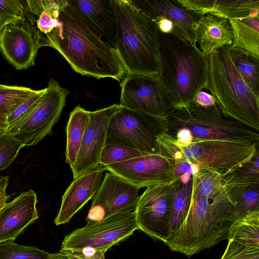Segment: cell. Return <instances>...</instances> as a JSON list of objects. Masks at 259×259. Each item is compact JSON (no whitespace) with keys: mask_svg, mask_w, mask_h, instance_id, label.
Instances as JSON below:
<instances>
[{"mask_svg":"<svg viewBox=\"0 0 259 259\" xmlns=\"http://www.w3.org/2000/svg\"><path fill=\"white\" fill-rule=\"evenodd\" d=\"M104 166L99 164L95 168L74 179L62 197V202L54 223L58 226L68 223L71 219L91 199L100 187Z\"/></svg>","mask_w":259,"mask_h":259,"instance_id":"d6986e66","label":"cell"},{"mask_svg":"<svg viewBox=\"0 0 259 259\" xmlns=\"http://www.w3.org/2000/svg\"><path fill=\"white\" fill-rule=\"evenodd\" d=\"M233 34L230 20L227 18L206 14L199 22L196 38L199 49L205 55L224 46H231Z\"/></svg>","mask_w":259,"mask_h":259,"instance_id":"7402d4cb","label":"cell"},{"mask_svg":"<svg viewBox=\"0 0 259 259\" xmlns=\"http://www.w3.org/2000/svg\"><path fill=\"white\" fill-rule=\"evenodd\" d=\"M113 104L90 112V121L83 135L75 162L71 168L73 179L99 165L101 152L106 143L109 121L119 107Z\"/></svg>","mask_w":259,"mask_h":259,"instance_id":"9a60e30c","label":"cell"},{"mask_svg":"<svg viewBox=\"0 0 259 259\" xmlns=\"http://www.w3.org/2000/svg\"><path fill=\"white\" fill-rule=\"evenodd\" d=\"M139 190L117 175L111 172L106 173L92 198L87 222H97L114 214L134 211L140 196Z\"/></svg>","mask_w":259,"mask_h":259,"instance_id":"4fadbf2b","label":"cell"},{"mask_svg":"<svg viewBox=\"0 0 259 259\" xmlns=\"http://www.w3.org/2000/svg\"><path fill=\"white\" fill-rule=\"evenodd\" d=\"M24 145L6 131L0 134V171L8 168L15 160Z\"/></svg>","mask_w":259,"mask_h":259,"instance_id":"1f68e13d","label":"cell"},{"mask_svg":"<svg viewBox=\"0 0 259 259\" xmlns=\"http://www.w3.org/2000/svg\"><path fill=\"white\" fill-rule=\"evenodd\" d=\"M139 6L153 20L164 17L171 22L172 34L196 45L197 28L204 15L188 10L179 0L138 1Z\"/></svg>","mask_w":259,"mask_h":259,"instance_id":"e0dca14e","label":"cell"},{"mask_svg":"<svg viewBox=\"0 0 259 259\" xmlns=\"http://www.w3.org/2000/svg\"><path fill=\"white\" fill-rule=\"evenodd\" d=\"M47 90L46 88L37 90L25 102L18 106L9 116L7 119V128L9 132L26 118L38 105Z\"/></svg>","mask_w":259,"mask_h":259,"instance_id":"d6a6232c","label":"cell"},{"mask_svg":"<svg viewBox=\"0 0 259 259\" xmlns=\"http://www.w3.org/2000/svg\"><path fill=\"white\" fill-rule=\"evenodd\" d=\"M187 9L230 20L259 16V0H179Z\"/></svg>","mask_w":259,"mask_h":259,"instance_id":"44dd1931","label":"cell"},{"mask_svg":"<svg viewBox=\"0 0 259 259\" xmlns=\"http://www.w3.org/2000/svg\"><path fill=\"white\" fill-rule=\"evenodd\" d=\"M161 71L157 79L172 98L175 109L194 103L197 94L208 90L209 56L172 34L159 31Z\"/></svg>","mask_w":259,"mask_h":259,"instance_id":"277c9868","label":"cell"},{"mask_svg":"<svg viewBox=\"0 0 259 259\" xmlns=\"http://www.w3.org/2000/svg\"><path fill=\"white\" fill-rule=\"evenodd\" d=\"M58 26L46 36L72 69L99 79H123L125 72L114 47L103 40L77 7L69 1L60 13Z\"/></svg>","mask_w":259,"mask_h":259,"instance_id":"7a4b0ae2","label":"cell"},{"mask_svg":"<svg viewBox=\"0 0 259 259\" xmlns=\"http://www.w3.org/2000/svg\"><path fill=\"white\" fill-rule=\"evenodd\" d=\"M230 22L233 34L231 47L259 58V16L235 18Z\"/></svg>","mask_w":259,"mask_h":259,"instance_id":"d4e9b609","label":"cell"},{"mask_svg":"<svg viewBox=\"0 0 259 259\" xmlns=\"http://www.w3.org/2000/svg\"><path fill=\"white\" fill-rule=\"evenodd\" d=\"M180 183L179 179L147 188L140 196L135 210L139 230L154 240L166 241L172 201Z\"/></svg>","mask_w":259,"mask_h":259,"instance_id":"8fae6325","label":"cell"},{"mask_svg":"<svg viewBox=\"0 0 259 259\" xmlns=\"http://www.w3.org/2000/svg\"><path fill=\"white\" fill-rule=\"evenodd\" d=\"M104 167L140 189L177 181L174 161L160 154L143 155Z\"/></svg>","mask_w":259,"mask_h":259,"instance_id":"5bb4252c","label":"cell"},{"mask_svg":"<svg viewBox=\"0 0 259 259\" xmlns=\"http://www.w3.org/2000/svg\"><path fill=\"white\" fill-rule=\"evenodd\" d=\"M3 132H4V131H3V130L1 129L0 128V134H1L2 133H3Z\"/></svg>","mask_w":259,"mask_h":259,"instance_id":"7bdbcfd3","label":"cell"},{"mask_svg":"<svg viewBox=\"0 0 259 259\" xmlns=\"http://www.w3.org/2000/svg\"><path fill=\"white\" fill-rule=\"evenodd\" d=\"M120 87L121 107L164 117L175 110L172 98L157 78L127 76L120 82Z\"/></svg>","mask_w":259,"mask_h":259,"instance_id":"7c38bea8","label":"cell"},{"mask_svg":"<svg viewBox=\"0 0 259 259\" xmlns=\"http://www.w3.org/2000/svg\"><path fill=\"white\" fill-rule=\"evenodd\" d=\"M37 90L17 85L0 84V128L6 131L7 119L11 113Z\"/></svg>","mask_w":259,"mask_h":259,"instance_id":"4316f807","label":"cell"},{"mask_svg":"<svg viewBox=\"0 0 259 259\" xmlns=\"http://www.w3.org/2000/svg\"><path fill=\"white\" fill-rule=\"evenodd\" d=\"M113 2L117 15L114 48L125 74L157 78L161 61L156 22L135 1Z\"/></svg>","mask_w":259,"mask_h":259,"instance_id":"3957f363","label":"cell"},{"mask_svg":"<svg viewBox=\"0 0 259 259\" xmlns=\"http://www.w3.org/2000/svg\"><path fill=\"white\" fill-rule=\"evenodd\" d=\"M180 179L183 184H186L192 179V175L189 173H185Z\"/></svg>","mask_w":259,"mask_h":259,"instance_id":"b9f144b4","label":"cell"},{"mask_svg":"<svg viewBox=\"0 0 259 259\" xmlns=\"http://www.w3.org/2000/svg\"><path fill=\"white\" fill-rule=\"evenodd\" d=\"M39 48L21 18L7 24L0 33V52L16 70L33 66Z\"/></svg>","mask_w":259,"mask_h":259,"instance_id":"2e32d148","label":"cell"},{"mask_svg":"<svg viewBox=\"0 0 259 259\" xmlns=\"http://www.w3.org/2000/svg\"><path fill=\"white\" fill-rule=\"evenodd\" d=\"M227 239L259 248V211L235 220L229 228Z\"/></svg>","mask_w":259,"mask_h":259,"instance_id":"484cf974","label":"cell"},{"mask_svg":"<svg viewBox=\"0 0 259 259\" xmlns=\"http://www.w3.org/2000/svg\"><path fill=\"white\" fill-rule=\"evenodd\" d=\"M48 259H105L104 253L93 251L74 252L60 249L50 253Z\"/></svg>","mask_w":259,"mask_h":259,"instance_id":"d590c367","label":"cell"},{"mask_svg":"<svg viewBox=\"0 0 259 259\" xmlns=\"http://www.w3.org/2000/svg\"><path fill=\"white\" fill-rule=\"evenodd\" d=\"M37 196L32 189L22 192L0 210V242L15 240L38 218Z\"/></svg>","mask_w":259,"mask_h":259,"instance_id":"ac0fdd59","label":"cell"},{"mask_svg":"<svg viewBox=\"0 0 259 259\" xmlns=\"http://www.w3.org/2000/svg\"><path fill=\"white\" fill-rule=\"evenodd\" d=\"M8 176H0V210L7 203L8 196L6 189L9 184Z\"/></svg>","mask_w":259,"mask_h":259,"instance_id":"f35d334b","label":"cell"},{"mask_svg":"<svg viewBox=\"0 0 259 259\" xmlns=\"http://www.w3.org/2000/svg\"><path fill=\"white\" fill-rule=\"evenodd\" d=\"M137 230L139 228L135 211L114 214L97 222L87 223L84 226L73 230L64 237L60 249L105 253Z\"/></svg>","mask_w":259,"mask_h":259,"instance_id":"ba28073f","label":"cell"},{"mask_svg":"<svg viewBox=\"0 0 259 259\" xmlns=\"http://www.w3.org/2000/svg\"><path fill=\"white\" fill-rule=\"evenodd\" d=\"M232 58L241 76L259 97V58L241 49L231 48Z\"/></svg>","mask_w":259,"mask_h":259,"instance_id":"f1b7e54d","label":"cell"},{"mask_svg":"<svg viewBox=\"0 0 259 259\" xmlns=\"http://www.w3.org/2000/svg\"><path fill=\"white\" fill-rule=\"evenodd\" d=\"M226 191L234 206L249 188L259 185V150L233 171L223 175Z\"/></svg>","mask_w":259,"mask_h":259,"instance_id":"603a6c76","label":"cell"},{"mask_svg":"<svg viewBox=\"0 0 259 259\" xmlns=\"http://www.w3.org/2000/svg\"><path fill=\"white\" fill-rule=\"evenodd\" d=\"M47 90L36 108L22 121L11 131L24 146L36 145L52 133L53 126L59 120L65 105L69 91L58 82L50 78Z\"/></svg>","mask_w":259,"mask_h":259,"instance_id":"30bf717a","label":"cell"},{"mask_svg":"<svg viewBox=\"0 0 259 259\" xmlns=\"http://www.w3.org/2000/svg\"><path fill=\"white\" fill-rule=\"evenodd\" d=\"M98 34L114 47L117 15L113 0H72Z\"/></svg>","mask_w":259,"mask_h":259,"instance_id":"ffe728a7","label":"cell"},{"mask_svg":"<svg viewBox=\"0 0 259 259\" xmlns=\"http://www.w3.org/2000/svg\"><path fill=\"white\" fill-rule=\"evenodd\" d=\"M19 18L6 16L0 14V33L3 27L8 23Z\"/></svg>","mask_w":259,"mask_h":259,"instance_id":"60d3db41","label":"cell"},{"mask_svg":"<svg viewBox=\"0 0 259 259\" xmlns=\"http://www.w3.org/2000/svg\"><path fill=\"white\" fill-rule=\"evenodd\" d=\"M165 119L167 134L179 129H188L191 134L192 143L207 140H225L247 144L259 142V132L226 116L217 105L204 107L193 103L175 109Z\"/></svg>","mask_w":259,"mask_h":259,"instance_id":"8992f818","label":"cell"},{"mask_svg":"<svg viewBox=\"0 0 259 259\" xmlns=\"http://www.w3.org/2000/svg\"><path fill=\"white\" fill-rule=\"evenodd\" d=\"M49 255L36 247L18 244L14 240L0 242V259H48Z\"/></svg>","mask_w":259,"mask_h":259,"instance_id":"f546056e","label":"cell"},{"mask_svg":"<svg viewBox=\"0 0 259 259\" xmlns=\"http://www.w3.org/2000/svg\"><path fill=\"white\" fill-rule=\"evenodd\" d=\"M259 211V185L248 188L235 206L234 220L251 212Z\"/></svg>","mask_w":259,"mask_h":259,"instance_id":"836d02e7","label":"cell"},{"mask_svg":"<svg viewBox=\"0 0 259 259\" xmlns=\"http://www.w3.org/2000/svg\"><path fill=\"white\" fill-rule=\"evenodd\" d=\"M153 20L156 22L160 32L165 34L171 33L173 25L169 20L164 17H158Z\"/></svg>","mask_w":259,"mask_h":259,"instance_id":"ab89813d","label":"cell"},{"mask_svg":"<svg viewBox=\"0 0 259 259\" xmlns=\"http://www.w3.org/2000/svg\"><path fill=\"white\" fill-rule=\"evenodd\" d=\"M192 192V179L187 183H181L176 190L172 201L168 222V237L166 242L181 227L190 207Z\"/></svg>","mask_w":259,"mask_h":259,"instance_id":"83f0119b","label":"cell"},{"mask_svg":"<svg viewBox=\"0 0 259 259\" xmlns=\"http://www.w3.org/2000/svg\"><path fill=\"white\" fill-rule=\"evenodd\" d=\"M22 1L0 0V14L20 18L22 14Z\"/></svg>","mask_w":259,"mask_h":259,"instance_id":"8d00e7d4","label":"cell"},{"mask_svg":"<svg viewBox=\"0 0 259 259\" xmlns=\"http://www.w3.org/2000/svg\"><path fill=\"white\" fill-rule=\"evenodd\" d=\"M194 103L197 106L204 107L213 106L217 105L216 100L210 94L205 91H200L196 96Z\"/></svg>","mask_w":259,"mask_h":259,"instance_id":"74e56055","label":"cell"},{"mask_svg":"<svg viewBox=\"0 0 259 259\" xmlns=\"http://www.w3.org/2000/svg\"><path fill=\"white\" fill-rule=\"evenodd\" d=\"M90 111L79 105L71 112L66 127V162L71 168L76 160L82 140L90 121Z\"/></svg>","mask_w":259,"mask_h":259,"instance_id":"cb8c5ba5","label":"cell"},{"mask_svg":"<svg viewBox=\"0 0 259 259\" xmlns=\"http://www.w3.org/2000/svg\"><path fill=\"white\" fill-rule=\"evenodd\" d=\"M231 48L224 46L209 55L207 90L224 115L259 132V97L239 74Z\"/></svg>","mask_w":259,"mask_h":259,"instance_id":"5b68a950","label":"cell"},{"mask_svg":"<svg viewBox=\"0 0 259 259\" xmlns=\"http://www.w3.org/2000/svg\"><path fill=\"white\" fill-rule=\"evenodd\" d=\"M192 179L187 216L181 227L164 243L171 251L189 257L228 238L235 209L224 187L222 175L202 169Z\"/></svg>","mask_w":259,"mask_h":259,"instance_id":"6da1fadb","label":"cell"},{"mask_svg":"<svg viewBox=\"0 0 259 259\" xmlns=\"http://www.w3.org/2000/svg\"><path fill=\"white\" fill-rule=\"evenodd\" d=\"M148 154L124 145L106 144L101 154L99 164L105 166Z\"/></svg>","mask_w":259,"mask_h":259,"instance_id":"4dcf8cb0","label":"cell"},{"mask_svg":"<svg viewBox=\"0 0 259 259\" xmlns=\"http://www.w3.org/2000/svg\"><path fill=\"white\" fill-rule=\"evenodd\" d=\"M167 131L165 117L119 106L109 121L105 145H121L148 154H159L157 138Z\"/></svg>","mask_w":259,"mask_h":259,"instance_id":"52a82bcc","label":"cell"},{"mask_svg":"<svg viewBox=\"0 0 259 259\" xmlns=\"http://www.w3.org/2000/svg\"><path fill=\"white\" fill-rule=\"evenodd\" d=\"M221 259H259V248L229 240Z\"/></svg>","mask_w":259,"mask_h":259,"instance_id":"e575fe53","label":"cell"},{"mask_svg":"<svg viewBox=\"0 0 259 259\" xmlns=\"http://www.w3.org/2000/svg\"><path fill=\"white\" fill-rule=\"evenodd\" d=\"M259 142L247 144L225 140H207L192 143L180 148L181 158L222 175L233 171L250 160L258 148Z\"/></svg>","mask_w":259,"mask_h":259,"instance_id":"9c48e42d","label":"cell"}]
</instances>
